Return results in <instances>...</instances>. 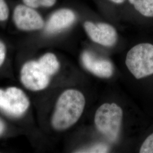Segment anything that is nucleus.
<instances>
[{
    "mask_svg": "<svg viewBox=\"0 0 153 153\" xmlns=\"http://www.w3.org/2000/svg\"><path fill=\"white\" fill-rule=\"evenodd\" d=\"M60 64L56 55L47 53L37 61H29L21 69L20 79L28 90L39 91L47 88L51 76L60 69Z\"/></svg>",
    "mask_w": 153,
    "mask_h": 153,
    "instance_id": "obj_1",
    "label": "nucleus"
},
{
    "mask_svg": "<svg viewBox=\"0 0 153 153\" xmlns=\"http://www.w3.org/2000/svg\"><path fill=\"white\" fill-rule=\"evenodd\" d=\"M86 100L83 94L75 89L62 92L57 100L51 119L53 128L65 131L74 125L82 116Z\"/></svg>",
    "mask_w": 153,
    "mask_h": 153,
    "instance_id": "obj_2",
    "label": "nucleus"
},
{
    "mask_svg": "<svg viewBox=\"0 0 153 153\" xmlns=\"http://www.w3.org/2000/svg\"><path fill=\"white\" fill-rule=\"evenodd\" d=\"M123 117V111L115 103H104L97 110L95 125L100 133L108 140L115 142L119 136Z\"/></svg>",
    "mask_w": 153,
    "mask_h": 153,
    "instance_id": "obj_3",
    "label": "nucleus"
},
{
    "mask_svg": "<svg viewBox=\"0 0 153 153\" xmlns=\"http://www.w3.org/2000/svg\"><path fill=\"white\" fill-rule=\"evenodd\" d=\"M126 63L128 70L136 79L153 75V44L144 43L132 47L126 55Z\"/></svg>",
    "mask_w": 153,
    "mask_h": 153,
    "instance_id": "obj_4",
    "label": "nucleus"
},
{
    "mask_svg": "<svg viewBox=\"0 0 153 153\" xmlns=\"http://www.w3.org/2000/svg\"><path fill=\"white\" fill-rule=\"evenodd\" d=\"M30 102L27 95L19 88H0V109L13 117H19L29 108Z\"/></svg>",
    "mask_w": 153,
    "mask_h": 153,
    "instance_id": "obj_5",
    "label": "nucleus"
},
{
    "mask_svg": "<svg viewBox=\"0 0 153 153\" xmlns=\"http://www.w3.org/2000/svg\"><path fill=\"white\" fill-rule=\"evenodd\" d=\"M88 36L94 42L105 47L114 45L117 40V33L115 28L108 23L86 21L83 25Z\"/></svg>",
    "mask_w": 153,
    "mask_h": 153,
    "instance_id": "obj_6",
    "label": "nucleus"
},
{
    "mask_svg": "<svg viewBox=\"0 0 153 153\" xmlns=\"http://www.w3.org/2000/svg\"><path fill=\"white\" fill-rule=\"evenodd\" d=\"M13 20L17 28L23 31L42 29L44 22L42 17L33 7L28 6H17L14 9Z\"/></svg>",
    "mask_w": 153,
    "mask_h": 153,
    "instance_id": "obj_7",
    "label": "nucleus"
},
{
    "mask_svg": "<svg viewBox=\"0 0 153 153\" xmlns=\"http://www.w3.org/2000/svg\"><path fill=\"white\" fill-rule=\"evenodd\" d=\"M81 58L83 65L94 75L101 78L112 76L114 66L109 61L97 57L88 51L83 53Z\"/></svg>",
    "mask_w": 153,
    "mask_h": 153,
    "instance_id": "obj_8",
    "label": "nucleus"
},
{
    "mask_svg": "<svg viewBox=\"0 0 153 153\" xmlns=\"http://www.w3.org/2000/svg\"><path fill=\"white\" fill-rule=\"evenodd\" d=\"M75 20L76 15L71 10H59L50 16L45 26V31L49 33L60 32L70 27Z\"/></svg>",
    "mask_w": 153,
    "mask_h": 153,
    "instance_id": "obj_9",
    "label": "nucleus"
},
{
    "mask_svg": "<svg viewBox=\"0 0 153 153\" xmlns=\"http://www.w3.org/2000/svg\"><path fill=\"white\" fill-rule=\"evenodd\" d=\"M134 9L143 16L153 18V0H128Z\"/></svg>",
    "mask_w": 153,
    "mask_h": 153,
    "instance_id": "obj_10",
    "label": "nucleus"
},
{
    "mask_svg": "<svg viewBox=\"0 0 153 153\" xmlns=\"http://www.w3.org/2000/svg\"><path fill=\"white\" fill-rule=\"evenodd\" d=\"M26 5L33 8H36L40 6L51 7L53 5L56 0H23Z\"/></svg>",
    "mask_w": 153,
    "mask_h": 153,
    "instance_id": "obj_11",
    "label": "nucleus"
},
{
    "mask_svg": "<svg viewBox=\"0 0 153 153\" xmlns=\"http://www.w3.org/2000/svg\"><path fill=\"white\" fill-rule=\"evenodd\" d=\"M108 148L103 144H97L91 147L83 149L76 152V153H107Z\"/></svg>",
    "mask_w": 153,
    "mask_h": 153,
    "instance_id": "obj_12",
    "label": "nucleus"
},
{
    "mask_svg": "<svg viewBox=\"0 0 153 153\" xmlns=\"http://www.w3.org/2000/svg\"><path fill=\"white\" fill-rule=\"evenodd\" d=\"M139 152L140 153H153V133L150 134L142 143Z\"/></svg>",
    "mask_w": 153,
    "mask_h": 153,
    "instance_id": "obj_13",
    "label": "nucleus"
},
{
    "mask_svg": "<svg viewBox=\"0 0 153 153\" xmlns=\"http://www.w3.org/2000/svg\"><path fill=\"white\" fill-rule=\"evenodd\" d=\"M9 8L5 0H0V21H4L9 16Z\"/></svg>",
    "mask_w": 153,
    "mask_h": 153,
    "instance_id": "obj_14",
    "label": "nucleus"
},
{
    "mask_svg": "<svg viewBox=\"0 0 153 153\" xmlns=\"http://www.w3.org/2000/svg\"><path fill=\"white\" fill-rule=\"evenodd\" d=\"M6 49L5 45L0 41V67L2 65L5 60Z\"/></svg>",
    "mask_w": 153,
    "mask_h": 153,
    "instance_id": "obj_15",
    "label": "nucleus"
},
{
    "mask_svg": "<svg viewBox=\"0 0 153 153\" xmlns=\"http://www.w3.org/2000/svg\"><path fill=\"white\" fill-rule=\"evenodd\" d=\"M5 130V125L4 122L0 118V136H1Z\"/></svg>",
    "mask_w": 153,
    "mask_h": 153,
    "instance_id": "obj_16",
    "label": "nucleus"
},
{
    "mask_svg": "<svg viewBox=\"0 0 153 153\" xmlns=\"http://www.w3.org/2000/svg\"><path fill=\"white\" fill-rule=\"evenodd\" d=\"M109 1L115 3L116 4H121L126 1V0H109Z\"/></svg>",
    "mask_w": 153,
    "mask_h": 153,
    "instance_id": "obj_17",
    "label": "nucleus"
}]
</instances>
